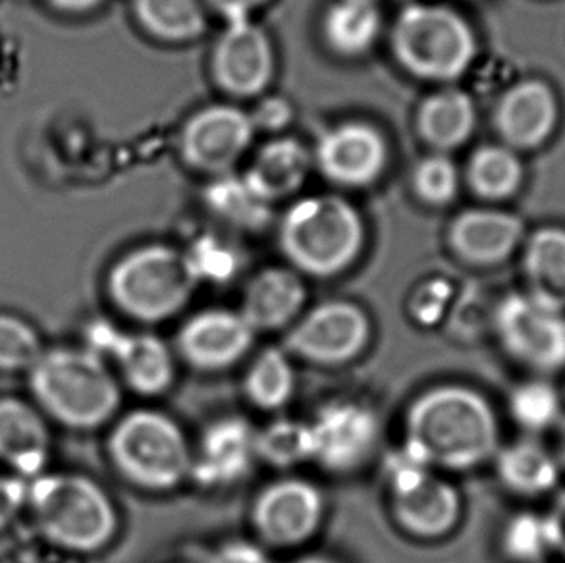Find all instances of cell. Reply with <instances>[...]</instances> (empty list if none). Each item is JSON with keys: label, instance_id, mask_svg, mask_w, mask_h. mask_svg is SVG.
Wrapping results in <instances>:
<instances>
[{"label": "cell", "instance_id": "obj_1", "mask_svg": "<svg viewBox=\"0 0 565 563\" xmlns=\"http://www.w3.org/2000/svg\"><path fill=\"white\" fill-rule=\"evenodd\" d=\"M405 434L436 471H471L500 449L497 412L479 390L443 382L423 390L405 410Z\"/></svg>", "mask_w": 565, "mask_h": 563}, {"label": "cell", "instance_id": "obj_2", "mask_svg": "<svg viewBox=\"0 0 565 563\" xmlns=\"http://www.w3.org/2000/svg\"><path fill=\"white\" fill-rule=\"evenodd\" d=\"M367 226L360 209L340 195L298 199L278 226V247L301 276L337 278L361 259Z\"/></svg>", "mask_w": 565, "mask_h": 563}, {"label": "cell", "instance_id": "obj_3", "mask_svg": "<svg viewBox=\"0 0 565 563\" xmlns=\"http://www.w3.org/2000/svg\"><path fill=\"white\" fill-rule=\"evenodd\" d=\"M390 51L409 76L428 84L450 85L471 68L477 41L473 28L458 10L412 2L394 20Z\"/></svg>", "mask_w": 565, "mask_h": 563}, {"label": "cell", "instance_id": "obj_4", "mask_svg": "<svg viewBox=\"0 0 565 563\" xmlns=\"http://www.w3.org/2000/svg\"><path fill=\"white\" fill-rule=\"evenodd\" d=\"M199 280L188 253L169 244L136 247L116 261L108 294L130 319L157 325L184 311Z\"/></svg>", "mask_w": 565, "mask_h": 563}, {"label": "cell", "instance_id": "obj_5", "mask_svg": "<svg viewBox=\"0 0 565 563\" xmlns=\"http://www.w3.org/2000/svg\"><path fill=\"white\" fill-rule=\"evenodd\" d=\"M118 471L147 492H172L190 480L193 444L174 417L161 410H136L110 434Z\"/></svg>", "mask_w": 565, "mask_h": 563}, {"label": "cell", "instance_id": "obj_6", "mask_svg": "<svg viewBox=\"0 0 565 563\" xmlns=\"http://www.w3.org/2000/svg\"><path fill=\"white\" fill-rule=\"evenodd\" d=\"M33 392L56 419L77 428L107 423L120 407V386L95 351L58 350L33 365Z\"/></svg>", "mask_w": 565, "mask_h": 563}, {"label": "cell", "instance_id": "obj_7", "mask_svg": "<svg viewBox=\"0 0 565 563\" xmlns=\"http://www.w3.org/2000/svg\"><path fill=\"white\" fill-rule=\"evenodd\" d=\"M390 513L402 533L417 541H440L458 527V488L433 469L407 442L384 461Z\"/></svg>", "mask_w": 565, "mask_h": 563}, {"label": "cell", "instance_id": "obj_8", "mask_svg": "<svg viewBox=\"0 0 565 563\" xmlns=\"http://www.w3.org/2000/svg\"><path fill=\"white\" fill-rule=\"evenodd\" d=\"M33 503L46 537L66 549L93 552L115 537V506L99 485L85 477L58 475L39 480Z\"/></svg>", "mask_w": 565, "mask_h": 563}, {"label": "cell", "instance_id": "obj_9", "mask_svg": "<svg viewBox=\"0 0 565 563\" xmlns=\"http://www.w3.org/2000/svg\"><path fill=\"white\" fill-rule=\"evenodd\" d=\"M373 338V322L361 305L329 299L301 312L286 334L282 348L294 359L319 367H340L363 355Z\"/></svg>", "mask_w": 565, "mask_h": 563}, {"label": "cell", "instance_id": "obj_10", "mask_svg": "<svg viewBox=\"0 0 565 563\" xmlns=\"http://www.w3.org/2000/svg\"><path fill=\"white\" fill-rule=\"evenodd\" d=\"M492 328L505 353L539 373L565 367V311L527 294L505 296L492 312Z\"/></svg>", "mask_w": 565, "mask_h": 563}, {"label": "cell", "instance_id": "obj_11", "mask_svg": "<svg viewBox=\"0 0 565 563\" xmlns=\"http://www.w3.org/2000/svg\"><path fill=\"white\" fill-rule=\"evenodd\" d=\"M307 423L313 444V464L338 477L363 469L381 446V415L373 405L355 397L330 400Z\"/></svg>", "mask_w": 565, "mask_h": 563}, {"label": "cell", "instance_id": "obj_12", "mask_svg": "<svg viewBox=\"0 0 565 563\" xmlns=\"http://www.w3.org/2000/svg\"><path fill=\"white\" fill-rule=\"evenodd\" d=\"M327 500L313 480L286 475L260 488L252 502V527L267 549H299L319 533Z\"/></svg>", "mask_w": 565, "mask_h": 563}, {"label": "cell", "instance_id": "obj_13", "mask_svg": "<svg viewBox=\"0 0 565 563\" xmlns=\"http://www.w3.org/2000/svg\"><path fill=\"white\" fill-rule=\"evenodd\" d=\"M255 124L247 110L230 103L199 108L185 120L178 139L180 157L201 174L234 172L255 138Z\"/></svg>", "mask_w": 565, "mask_h": 563}, {"label": "cell", "instance_id": "obj_14", "mask_svg": "<svg viewBox=\"0 0 565 563\" xmlns=\"http://www.w3.org/2000/svg\"><path fill=\"white\" fill-rule=\"evenodd\" d=\"M209 70L214 84L232 99L265 95L276 74L275 45L259 23L228 22L214 41Z\"/></svg>", "mask_w": 565, "mask_h": 563}, {"label": "cell", "instance_id": "obj_15", "mask_svg": "<svg viewBox=\"0 0 565 563\" xmlns=\"http://www.w3.org/2000/svg\"><path fill=\"white\" fill-rule=\"evenodd\" d=\"M315 168L330 183L363 190L381 180L390 162V144L375 124L345 120L322 134L313 151Z\"/></svg>", "mask_w": 565, "mask_h": 563}, {"label": "cell", "instance_id": "obj_16", "mask_svg": "<svg viewBox=\"0 0 565 563\" xmlns=\"http://www.w3.org/2000/svg\"><path fill=\"white\" fill-rule=\"evenodd\" d=\"M255 336V330L237 309L211 307L193 312L180 325L174 351L193 369L214 373L247 358Z\"/></svg>", "mask_w": 565, "mask_h": 563}, {"label": "cell", "instance_id": "obj_17", "mask_svg": "<svg viewBox=\"0 0 565 563\" xmlns=\"http://www.w3.org/2000/svg\"><path fill=\"white\" fill-rule=\"evenodd\" d=\"M93 350L115 359L124 381L141 396H161L177 381V353L154 334H126L99 322L89 332Z\"/></svg>", "mask_w": 565, "mask_h": 563}, {"label": "cell", "instance_id": "obj_18", "mask_svg": "<svg viewBox=\"0 0 565 563\" xmlns=\"http://www.w3.org/2000/svg\"><path fill=\"white\" fill-rule=\"evenodd\" d=\"M257 428L237 415H224L203 428L193 446L190 480L206 490L228 488L244 480L257 464Z\"/></svg>", "mask_w": 565, "mask_h": 563}, {"label": "cell", "instance_id": "obj_19", "mask_svg": "<svg viewBox=\"0 0 565 563\" xmlns=\"http://www.w3.org/2000/svg\"><path fill=\"white\" fill-rule=\"evenodd\" d=\"M307 286L303 276L291 267L260 268L247 282L237 311L255 330L282 332L306 311Z\"/></svg>", "mask_w": 565, "mask_h": 563}, {"label": "cell", "instance_id": "obj_20", "mask_svg": "<svg viewBox=\"0 0 565 563\" xmlns=\"http://www.w3.org/2000/svg\"><path fill=\"white\" fill-rule=\"evenodd\" d=\"M523 236V224L513 214L490 209H469L450 222L448 245L469 265H497L508 259Z\"/></svg>", "mask_w": 565, "mask_h": 563}, {"label": "cell", "instance_id": "obj_21", "mask_svg": "<svg viewBox=\"0 0 565 563\" xmlns=\"http://www.w3.org/2000/svg\"><path fill=\"white\" fill-rule=\"evenodd\" d=\"M313 168V151L306 144L290 136H276L253 155L244 180L260 199L275 205L299 193Z\"/></svg>", "mask_w": 565, "mask_h": 563}, {"label": "cell", "instance_id": "obj_22", "mask_svg": "<svg viewBox=\"0 0 565 563\" xmlns=\"http://www.w3.org/2000/svg\"><path fill=\"white\" fill-rule=\"evenodd\" d=\"M477 124L475 103L466 92L446 85L420 100L415 128L420 141L435 152L458 149L471 138Z\"/></svg>", "mask_w": 565, "mask_h": 563}, {"label": "cell", "instance_id": "obj_23", "mask_svg": "<svg viewBox=\"0 0 565 563\" xmlns=\"http://www.w3.org/2000/svg\"><path fill=\"white\" fill-rule=\"evenodd\" d=\"M556 120V103L551 89L539 82H523L498 103L494 123L512 147L543 144Z\"/></svg>", "mask_w": 565, "mask_h": 563}, {"label": "cell", "instance_id": "obj_24", "mask_svg": "<svg viewBox=\"0 0 565 563\" xmlns=\"http://www.w3.org/2000/svg\"><path fill=\"white\" fill-rule=\"evenodd\" d=\"M382 12L376 2L337 0L322 14L324 45L340 59H361L381 38Z\"/></svg>", "mask_w": 565, "mask_h": 563}, {"label": "cell", "instance_id": "obj_25", "mask_svg": "<svg viewBox=\"0 0 565 563\" xmlns=\"http://www.w3.org/2000/svg\"><path fill=\"white\" fill-rule=\"evenodd\" d=\"M494 464L500 482L521 496L551 492L562 471L556 454L535 438H521L498 449Z\"/></svg>", "mask_w": 565, "mask_h": 563}, {"label": "cell", "instance_id": "obj_26", "mask_svg": "<svg viewBox=\"0 0 565 563\" xmlns=\"http://www.w3.org/2000/svg\"><path fill=\"white\" fill-rule=\"evenodd\" d=\"M298 373L284 348H265L253 355L244 374L245 400L260 412L276 413L294 400Z\"/></svg>", "mask_w": 565, "mask_h": 563}, {"label": "cell", "instance_id": "obj_27", "mask_svg": "<svg viewBox=\"0 0 565 563\" xmlns=\"http://www.w3.org/2000/svg\"><path fill=\"white\" fill-rule=\"evenodd\" d=\"M46 448L49 436L38 415L15 400L0 402V457L31 475L45 465Z\"/></svg>", "mask_w": 565, "mask_h": 563}, {"label": "cell", "instance_id": "obj_28", "mask_svg": "<svg viewBox=\"0 0 565 563\" xmlns=\"http://www.w3.org/2000/svg\"><path fill=\"white\" fill-rule=\"evenodd\" d=\"M139 28L167 45H185L203 38L206 7L203 0H131Z\"/></svg>", "mask_w": 565, "mask_h": 563}, {"label": "cell", "instance_id": "obj_29", "mask_svg": "<svg viewBox=\"0 0 565 563\" xmlns=\"http://www.w3.org/2000/svg\"><path fill=\"white\" fill-rule=\"evenodd\" d=\"M525 275L531 294L565 311V232L539 230L525 252Z\"/></svg>", "mask_w": 565, "mask_h": 563}, {"label": "cell", "instance_id": "obj_30", "mask_svg": "<svg viewBox=\"0 0 565 563\" xmlns=\"http://www.w3.org/2000/svg\"><path fill=\"white\" fill-rule=\"evenodd\" d=\"M206 209L222 222L239 230L265 229L270 221V203L260 199L244 176H216L205 190Z\"/></svg>", "mask_w": 565, "mask_h": 563}, {"label": "cell", "instance_id": "obj_31", "mask_svg": "<svg viewBox=\"0 0 565 563\" xmlns=\"http://www.w3.org/2000/svg\"><path fill=\"white\" fill-rule=\"evenodd\" d=\"M257 461L280 471H290L299 465L313 464V444L307 421L278 417L255 433Z\"/></svg>", "mask_w": 565, "mask_h": 563}, {"label": "cell", "instance_id": "obj_32", "mask_svg": "<svg viewBox=\"0 0 565 563\" xmlns=\"http://www.w3.org/2000/svg\"><path fill=\"white\" fill-rule=\"evenodd\" d=\"M521 162L500 145H484L471 155L467 183L482 199L510 198L520 188Z\"/></svg>", "mask_w": 565, "mask_h": 563}, {"label": "cell", "instance_id": "obj_33", "mask_svg": "<svg viewBox=\"0 0 565 563\" xmlns=\"http://www.w3.org/2000/svg\"><path fill=\"white\" fill-rule=\"evenodd\" d=\"M512 419L529 433L558 426L564 417V400L551 382L527 381L515 386L508 400Z\"/></svg>", "mask_w": 565, "mask_h": 563}, {"label": "cell", "instance_id": "obj_34", "mask_svg": "<svg viewBox=\"0 0 565 563\" xmlns=\"http://www.w3.org/2000/svg\"><path fill=\"white\" fill-rule=\"evenodd\" d=\"M413 193L428 206L450 205L458 198L459 172L446 152H430L417 160L412 172Z\"/></svg>", "mask_w": 565, "mask_h": 563}, {"label": "cell", "instance_id": "obj_35", "mask_svg": "<svg viewBox=\"0 0 565 563\" xmlns=\"http://www.w3.org/2000/svg\"><path fill=\"white\" fill-rule=\"evenodd\" d=\"M502 546L505 556L512 557L515 562L536 563L544 560L554 552L546 516L531 511L513 516L502 534Z\"/></svg>", "mask_w": 565, "mask_h": 563}, {"label": "cell", "instance_id": "obj_36", "mask_svg": "<svg viewBox=\"0 0 565 563\" xmlns=\"http://www.w3.org/2000/svg\"><path fill=\"white\" fill-rule=\"evenodd\" d=\"M41 358L35 332L22 320L0 317V369L33 367Z\"/></svg>", "mask_w": 565, "mask_h": 563}, {"label": "cell", "instance_id": "obj_37", "mask_svg": "<svg viewBox=\"0 0 565 563\" xmlns=\"http://www.w3.org/2000/svg\"><path fill=\"white\" fill-rule=\"evenodd\" d=\"M454 297L450 282L443 278L423 282L409 299V317L419 327H435L446 317Z\"/></svg>", "mask_w": 565, "mask_h": 563}, {"label": "cell", "instance_id": "obj_38", "mask_svg": "<svg viewBox=\"0 0 565 563\" xmlns=\"http://www.w3.org/2000/svg\"><path fill=\"white\" fill-rule=\"evenodd\" d=\"M206 563H275L267 546L247 539L222 542L211 552Z\"/></svg>", "mask_w": 565, "mask_h": 563}, {"label": "cell", "instance_id": "obj_39", "mask_svg": "<svg viewBox=\"0 0 565 563\" xmlns=\"http://www.w3.org/2000/svg\"><path fill=\"white\" fill-rule=\"evenodd\" d=\"M249 115L255 124V130L270 134H280L291 123L290 103L282 97H265Z\"/></svg>", "mask_w": 565, "mask_h": 563}, {"label": "cell", "instance_id": "obj_40", "mask_svg": "<svg viewBox=\"0 0 565 563\" xmlns=\"http://www.w3.org/2000/svg\"><path fill=\"white\" fill-rule=\"evenodd\" d=\"M203 2L216 14L224 15L228 22H237V20H249L253 12L267 7L270 0H203Z\"/></svg>", "mask_w": 565, "mask_h": 563}, {"label": "cell", "instance_id": "obj_41", "mask_svg": "<svg viewBox=\"0 0 565 563\" xmlns=\"http://www.w3.org/2000/svg\"><path fill=\"white\" fill-rule=\"evenodd\" d=\"M551 529L552 550L565 560V492L554 500L552 510L546 516Z\"/></svg>", "mask_w": 565, "mask_h": 563}, {"label": "cell", "instance_id": "obj_42", "mask_svg": "<svg viewBox=\"0 0 565 563\" xmlns=\"http://www.w3.org/2000/svg\"><path fill=\"white\" fill-rule=\"evenodd\" d=\"M23 487L15 480L0 479V527L14 516L22 503Z\"/></svg>", "mask_w": 565, "mask_h": 563}, {"label": "cell", "instance_id": "obj_43", "mask_svg": "<svg viewBox=\"0 0 565 563\" xmlns=\"http://www.w3.org/2000/svg\"><path fill=\"white\" fill-rule=\"evenodd\" d=\"M56 10L68 14H85L103 4V0H49Z\"/></svg>", "mask_w": 565, "mask_h": 563}, {"label": "cell", "instance_id": "obj_44", "mask_svg": "<svg viewBox=\"0 0 565 563\" xmlns=\"http://www.w3.org/2000/svg\"><path fill=\"white\" fill-rule=\"evenodd\" d=\"M288 563H342L340 560H337L334 556H329V554H319V552H315V554H301V556L294 557L291 562Z\"/></svg>", "mask_w": 565, "mask_h": 563}, {"label": "cell", "instance_id": "obj_45", "mask_svg": "<svg viewBox=\"0 0 565 563\" xmlns=\"http://www.w3.org/2000/svg\"><path fill=\"white\" fill-rule=\"evenodd\" d=\"M556 457H558L559 465L565 467V415L558 423V446H556Z\"/></svg>", "mask_w": 565, "mask_h": 563}, {"label": "cell", "instance_id": "obj_46", "mask_svg": "<svg viewBox=\"0 0 565 563\" xmlns=\"http://www.w3.org/2000/svg\"><path fill=\"white\" fill-rule=\"evenodd\" d=\"M559 394H562V400H564V405H565V392H559Z\"/></svg>", "mask_w": 565, "mask_h": 563}, {"label": "cell", "instance_id": "obj_47", "mask_svg": "<svg viewBox=\"0 0 565 563\" xmlns=\"http://www.w3.org/2000/svg\"><path fill=\"white\" fill-rule=\"evenodd\" d=\"M365 2H379V0H365Z\"/></svg>", "mask_w": 565, "mask_h": 563}]
</instances>
